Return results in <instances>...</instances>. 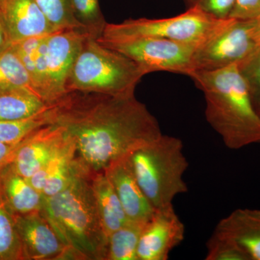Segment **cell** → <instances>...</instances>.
Masks as SVG:
<instances>
[{"instance_id":"8","label":"cell","mask_w":260,"mask_h":260,"mask_svg":"<svg viewBox=\"0 0 260 260\" xmlns=\"http://www.w3.org/2000/svg\"><path fill=\"white\" fill-rule=\"evenodd\" d=\"M257 47L251 36L250 20L226 19L195 49L194 72L213 71L238 64Z\"/></svg>"},{"instance_id":"14","label":"cell","mask_w":260,"mask_h":260,"mask_svg":"<svg viewBox=\"0 0 260 260\" xmlns=\"http://www.w3.org/2000/svg\"><path fill=\"white\" fill-rule=\"evenodd\" d=\"M84 174H90L80 164L75 143L68 136L66 143L53 158L28 180L44 197H51L60 192L75 178Z\"/></svg>"},{"instance_id":"32","label":"cell","mask_w":260,"mask_h":260,"mask_svg":"<svg viewBox=\"0 0 260 260\" xmlns=\"http://www.w3.org/2000/svg\"><path fill=\"white\" fill-rule=\"evenodd\" d=\"M11 44L9 36H8V31H7L6 26H5L3 13H2V10L0 9V52L5 50Z\"/></svg>"},{"instance_id":"20","label":"cell","mask_w":260,"mask_h":260,"mask_svg":"<svg viewBox=\"0 0 260 260\" xmlns=\"http://www.w3.org/2000/svg\"><path fill=\"white\" fill-rule=\"evenodd\" d=\"M51 106L29 88L17 87L0 89V121L29 119Z\"/></svg>"},{"instance_id":"19","label":"cell","mask_w":260,"mask_h":260,"mask_svg":"<svg viewBox=\"0 0 260 260\" xmlns=\"http://www.w3.org/2000/svg\"><path fill=\"white\" fill-rule=\"evenodd\" d=\"M90 183L108 237L128 221L112 183L104 172L90 174Z\"/></svg>"},{"instance_id":"25","label":"cell","mask_w":260,"mask_h":260,"mask_svg":"<svg viewBox=\"0 0 260 260\" xmlns=\"http://www.w3.org/2000/svg\"><path fill=\"white\" fill-rule=\"evenodd\" d=\"M70 3L78 23L90 37L100 39L108 23L101 10L99 0H70Z\"/></svg>"},{"instance_id":"29","label":"cell","mask_w":260,"mask_h":260,"mask_svg":"<svg viewBox=\"0 0 260 260\" xmlns=\"http://www.w3.org/2000/svg\"><path fill=\"white\" fill-rule=\"evenodd\" d=\"M237 0H192L194 7L217 20H226L230 17Z\"/></svg>"},{"instance_id":"3","label":"cell","mask_w":260,"mask_h":260,"mask_svg":"<svg viewBox=\"0 0 260 260\" xmlns=\"http://www.w3.org/2000/svg\"><path fill=\"white\" fill-rule=\"evenodd\" d=\"M189 77L204 93L206 120L228 148L239 150L260 143V116L237 64L194 71Z\"/></svg>"},{"instance_id":"24","label":"cell","mask_w":260,"mask_h":260,"mask_svg":"<svg viewBox=\"0 0 260 260\" xmlns=\"http://www.w3.org/2000/svg\"><path fill=\"white\" fill-rule=\"evenodd\" d=\"M25 259L14 216L0 196V260Z\"/></svg>"},{"instance_id":"27","label":"cell","mask_w":260,"mask_h":260,"mask_svg":"<svg viewBox=\"0 0 260 260\" xmlns=\"http://www.w3.org/2000/svg\"><path fill=\"white\" fill-rule=\"evenodd\" d=\"M237 66L245 81L253 107L260 116V46Z\"/></svg>"},{"instance_id":"30","label":"cell","mask_w":260,"mask_h":260,"mask_svg":"<svg viewBox=\"0 0 260 260\" xmlns=\"http://www.w3.org/2000/svg\"><path fill=\"white\" fill-rule=\"evenodd\" d=\"M260 15V0H237L229 18L248 20Z\"/></svg>"},{"instance_id":"13","label":"cell","mask_w":260,"mask_h":260,"mask_svg":"<svg viewBox=\"0 0 260 260\" xmlns=\"http://www.w3.org/2000/svg\"><path fill=\"white\" fill-rule=\"evenodd\" d=\"M104 172L114 186L128 220L148 222L153 216L155 208L138 184L130 154L112 162Z\"/></svg>"},{"instance_id":"5","label":"cell","mask_w":260,"mask_h":260,"mask_svg":"<svg viewBox=\"0 0 260 260\" xmlns=\"http://www.w3.org/2000/svg\"><path fill=\"white\" fill-rule=\"evenodd\" d=\"M138 184L155 210L173 205L177 195L188 191L184 175L189 162L182 141L162 134L130 154Z\"/></svg>"},{"instance_id":"35","label":"cell","mask_w":260,"mask_h":260,"mask_svg":"<svg viewBox=\"0 0 260 260\" xmlns=\"http://www.w3.org/2000/svg\"><path fill=\"white\" fill-rule=\"evenodd\" d=\"M186 1L189 2V3H190L192 0H186Z\"/></svg>"},{"instance_id":"1","label":"cell","mask_w":260,"mask_h":260,"mask_svg":"<svg viewBox=\"0 0 260 260\" xmlns=\"http://www.w3.org/2000/svg\"><path fill=\"white\" fill-rule=\"evenodd\" d=\"M53 123L64 128L90 174L162 135L156 118L135 94L70 92L53 107Z\"/></svg>"},{"instance_id":"15","label":"cell","mask_w":260,"mask_h":260,"mask_svg":"<svg viewBox=\"0 0 260 260\" xmlns=\"http://www.w3.org/2000/svg\"><path fill=\"white\" fill-rule=\"evenodd\" d=\"M1 10L12 44L55 32L35 0H5Z\"/></svg>"},{"instance_id":"9","label":"cell","mask_w":260,"mask_h":260,"mask_svg":"<svg viewBox=\"0 0 260 260\" xmlns=\"http://www.w3.org/2000/svg\"><path fill=\"white\" fill-rule=\"evenodd\" d=\"M86 32L65 29L49 34L47 38V65L49 105H54L66 95L67 78L78 55Z\"/></svg>"},{"instance_id":"16","label":"cell","mask_w":260,"mask_h":260,"mask_svg":"<svg viewBox=\"0 0 260 260\" xmlns=\"http://www.w3.org/2000/svg\"><path fill=\"white\" fill-rule=\"evenodd\" d=\"M214 233L237 243L250 260H260V210L239 208L221 219Z\"/></svg>"},{"instance_id":"34","label":"cell","mask_w":260,"mask_h":260,"mask_svg":"<svg viewBox=\"0 0 260 260\" xmlns=\"http://www.w3.org/2000/svg\"><path fill=\"white\" fill-rule=\"evenodd\" d=\"M5 0H0V9L2 10V8H3V5H4Z\"/></svg>"},{"instance_id":"18","label":"cell","mask_w":260,"mask_h":260,"mask_svg":"<svg viewBox=\"0 0 260 260\" xmlns=\"http://www.w3.org/2000/svg\"><path fill=\"white\" fill-rule=\"evenodd\" d=\"M47 36L30 38L13 44L28 72L32 89L48 104Z\"/></svg>"},{"instance_id":"33","label":"cell","mask_w":260,"mask_h":260,"mask_svg":"<svg viewBox=\"0 0 260 260\" xmlns=\"http://www.w3.org/2000/svg\"><path fill=\"white\" fill-rule=\"evenodd\" d=\"M251 34L253 39L258 46H260V15L250 20Z\"/></svg>"},{"instance_id":"23","label":"cell","mask_w":260,"mask_h":260,"mask_svg":"<svg viewBox=\"0 0 260 260\" xmlns=\"http://www.w3.org/2000/svg\"><path fill=\"white\" fill-rule=\"evenodd\" d=\"M53 107L29 119L18 121H0V143L15 144L39 128L53 124Z\"/></svg>"},{"instance_id":"12","label":"cell","mask_w":260,"mask_h":260,"mask_svg":"<svg viewBox=\"0 0 260 260\" xmlns=\"http://www.w3.org/2000/svg\"><path fill=\"white\" fill-rule=\"evenodd\" d=\"M13 216L25 259H67L64 244L42 211Z\"/></svg>"},{"instance_id":"4","label":"cell","mask_w":260,"mask_h":260,"mask_svg":"<svg viewBox=\"0 0 260 260\" xmlns=\"http://www.w3.org/2000/svg\"><path fill=\"white\" fill-rule=\"evenodd\" d=\"M143 70L119 51L87 37L72 65L65 89L70 92H90L124 95L135 94L145 76Z\"/></svg>"},{"instance_id":"10","label":"cell","mask_w":260,"mask_h":260,"mask_svg":"<svg viewBox=\"0 0 260 260\" xmlns=\"http://www.w3.org/2000/svg\"><path fill=\"white\" fill-rule=\"evenodd\" d=\"M185 225L174 205L155 210L145 223L138 244V260H167L174 248L184 241Z\"/></svg>"},{"instance_id":"21","label":"cell","mask_w":260,"mask_h":260,"mask_svg":"<svg viewBox=\"0 0 260 260\" xmlns=\"http://www.w3.org/2000/svg\"><path fill=\"white\" fill-rule=\"evenodd\" d=\"M146 223L128 220L112 233L108 239L107 260H138V244Z\"/></svg>"},{"instance_id":"31","label":"cell","mask_w":260,"mask_h":260,"mask_svg":"<svg viewBox=\"0 0 260 260\" xmlns=\"http://www.w3.org/2000/svg\"><path fill=\"white\" fill-rule=\"evenodd\" d=\"M20 143V142L15 144L0 143V172L12 162Z\"/></svg>"},{"instance_id":"17","label":"cell","mask_w":260,"mask_h":260,"mask_svg":"<svg viewBox=\"0 0 260 260\" xmlns=\"http://www.w3.org/2000/svg\"><path fill=\"white\" fill-rule=\"evenodd\" d=\"M0 196L13 215L41 211L44 194L13 169L11 162L0 172Z\"/></svg>"},{"instance_id":"6","label":"cell","mask_w":260,"mask_h":260,"mask_svg":"<svg viewBox=\"0 0 260 260\" xmlns=\"http://www.w3.org/2000/svg\"><path fill=\"white\" fill-rule=\"evenodd\" d=\"M223 20H217L190 7L185 13L172 18L129 19L121 23H107L102 37L99 39L114 41L154 37L190 44L198 47Z\"/></svg>"},{"instance_id":"11","label":"cell","mask_w":260,"mask_h":260,"mask_svg":"<svg viewBox=\"0 0 260 260\" xmlns=\"http://www.w3.org/2000/svg\"><path fill=\"white\" fill-rule=\"evenodd\" d=\"M68 139L66 131L59 124L43 126L20 142L11 165L20 175L29 179L53 158Z\"/></svg>"},{"instance_id":"7","label":"cell","mask_w":260,"mask_h":260,"mask_svg":"<svg viewBox=\"0 0 260 260\" xmlns=\"http://www.w3.org/2000/svg\"><path fill=\"white\" fill-rule=\"evenodd\" d=\"M97 40L129 57L145 75L153 72H169L189 77L194 72L193 56L197 47L192 44L154 37Z\"/></svg>"},{"instance_id":"26","label":"cell","mask_w":260,"mask_h":260,"mask_svg":"<svg viewBox=\"0 0 260 260\" xmlns=\"http://www.w3.org/2000/svg\"><path fill=\"white\" fill-rule=\"evenodd\" d=\"M35 1L46 15L55 31L65 30V29H75V30L86 32V30L75 18L70 0H35Z\"/></svg>"},{"instance_id":"22","label":"cell","mask_w":260,"mask_h":260,"mask_svg":"<svg viewBox=\"0 0 260 260\" xmlns=\"http://www.w3.org/2000/svg\"><path fill=\"white\" fill-rule=\"evenodd\" d=\"M17 87L34 91L28 72L11 44L0 52V89Z\"/></svg>"},{"instance_id":"28","label":"cell","mask_w":260,"mask_h":260,"mask_svg":"<svg viewBox=\"0 0 260 260\" xmlns=\"http://www.w3.org/2000/svg\"><path fill=\"white\" fill-rule=\"evenodd\" d=\"M206 260H250L237 243L213 233L207 243Z\"/></svg>"},{"instance_id":"2","label":"cell","mask_w":260,"mask_h":260,"mask_svg":"<svg viewBox=\"0 0 260 260\" xmlns=\"http://www.w3.org/2000/svg\"><path fill=\"white\" fill-rule=\"evenodd\" d=\"M90 174L75 178L41 210L66 249L67 259L107 260L108 237L92 189Z\"/></svg>"}]
</instances>
